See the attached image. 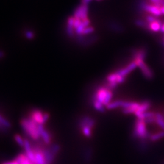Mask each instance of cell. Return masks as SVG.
<instances>
[{"label": "cell", "instance_id": "22", "mask_svg": "<svg viewBox=\"0 0 164 164\" xmlns=\"http://www.w3.org/2000/svg\"><path fill=\"white\" fill-rule=\"evenodd\" d=\"M0 124H1L3 126H4L6 128H10L11 124L10 123L6 120V119L3 117L1 115H0Z\"/></svg>", "mask_w": 164, "mask_h": 164}, {"label": "cell", "instance_id": "12", "mask_svg": "<svg viewBox=\"0 0 164 164\" xmlns=\"http://www.w3.org/2000/svg\"><path fill=\"white\" fill-rule=\"evenodd\" d=\"M43 153L44 157H45L46 163L51 164L53 162L55 156L51 152L50 148L44 149V150H43Z\"/></svg>", "mask_w": 164, "mask_h": 164}, {"label": "cell", "instance_id": "13", "mask_svg": "<svg viewBox=\"0 0 164 164\" xmlns=\"http://www.w3.org/2000/svg\"><path fill=\"white\" fill-rule=\"evenodd\" d=\"M132 55L134 58H135V59L139 58V59L144 60V58L146 57V51L145 49H138L137 51L133 52Z\"/></svg>", "mask_w": 164, "mask_h": 164}, {"label": "cell", "instance_id": "35", "mask_svg": "<svg viewBox=\"0 0 164 164\" xmlns=\"http://www.w3.org/2000/svg\"><path fill=\"white\" fill-rule=\"evenodd\" d=\"M160 10H161L162 14H164V6H162L160 7Z\"/></svg>", "mask_w": 164, "mask_h": 164}, {"label": "cell", "instance_id": "1", "mask_svg": "<svg viewBox=\"0 0 164 164\" xmlns=\"http://www.w3.org/2000/svg\"><path fill=\"white\" fill-rule=\"evenodd\" d=\"M150 137L146 127V122L143 119L138 118L136 121L135 129L132 132V138L134 139H139L142 141H145Z\"/></svg>", "mask_w": 164, "mask_h": 164}, {"label": "cell", "instance_id": "9", "mask_svg": "<svg viewBox=\"0 0 164 164\" xmlns=\"http://www.w3.org/2000/svg\"><path fill=\"white\" fill-rule=\"evenodd\" d=\"M43 116V113L41 111L35 110L32 112L31 118L37 125L38 124H44Z\"/></svg>", "mask_w": 164, "mask_h": 164}, {"label": "cell", "instance_id": "24", "mask_svg": "<svg viewBox=\"0 0 164 164\" xmlns=\"http://www.w3.org/2000/svg\"><path fill=\"white\" fill-rule=\"evenodd\" d=\"M112 97H113V93L110 90H109L107 95V97L105 98V100L103 102V105L107 106V105H108V104L110 103L111 100L112 99Z\"/></svg>", "mask_w": 164, "mask_h": 164}, {"label": "cell", "instance_id": "31", "mask_svg": "<svg viewBox=\"0 0 164 164\" xmlns=\"http://www.w3.org/2000/svg\"><path fill=\"white\" fill-rule=\"evenodd\" d=\"M20 164H34V163L29 159V158L27 156H26L24 160Z\"/></svg>", "mask_w": 164, "mask_h": 164}, {"label": "cell", "instance_id": "8", "mask_svg": "<svg viewBox=\"0 0 164 164\" xmlns=\"http://www.w3.org/2000/svg\"><path fill=\"white\" fill-rule=\"evenodd\" d=\"M146 11L150 12V13L153 14V15L159 17L162 15V12L160 10V8L159 7H157L154 5H148L145 4L143 8Z\"/></svg>", "mask_w": 164, "mask_h": 164}, {"label": "cell", "instance_id": "33", "mask_svg": "<svg viewBox=\"0 0 164 164\" xmlns=\"http://www.w3.org/2000/svg\"><path fill=\"white\" fill-rule=\"evenodd\" d=\"M91 0H82V4L85 5H88V4L90 2Z\"/></svg>", "mask_w": 164, "mask_h": 164}, {"label": "cell", "instance_id": "10", "mask_svg": "<svg viewBox=\"0 0 164 164\" xmlns=\"http://www.w3.org/2000/svg\"><path fill=\"white\" fill-rule=\"evenodd\" d=\"M150 107H151V103L150 101H144L140 104L139 107H138V110L135 113V114L137 117H138L140 114L145 113L147 110H148L150 108Z\"/></svg>", "mask_w": 164, "mask_h": 164}, {"label": "cell", "instance_id": "16", "mask_svg": "<svg viewBox=\"0 0 164 164\" xmlns=\"http://www.w3.org/2000/svg\"><path fill=\"white\" fill-rule=\"evenodd\" d=\"M124 101L122 100H116L113 102H110L108 105L106 106L108 110H113L118 107H122L123 105Z\"/></svg>", "mask_w": 164, "mask_h": 164}, {"label": "cell", "instance_id": "15", "mask_svg": "<svg viewBox=\"0 0 164 164\" xmlns=\"http://www.w3.org/2000/svg\"><path fill=\"white\" fill-rule=\"evenodd\" d=\"M156 123L162 129V131H164V117L160 113H156L155 115Z\"/></svg>", "mask_w": 164, "mask_h": 164}, {"label": "cell", "instance_id": "19", "mask_svg": "<svg viewBox=\"0 0 164 164\" xmlns=\"http://www.w3.org/2000/svg\"><path fill=\"white\" fill-rule=\"evenodd\" d=\"M155 115H156V113H154L153 112H145V113L140 114L139 116H138V118L145 120V119H146L148 118L154 117Z\"/></svg>", "mask_w": 164, "mask_h": 164}, {"label": "cell", "instance_id": "36", "mask_svg": "<svg viewBox=\"0 0 164 164\" xmlns=\"http://www.w3.org/2000/svg\"><path fill=\"white\" fill-rule=\"evenodd\" d=\"M97 1H100V0H97Z\"/></svg>", "mask_w": 164, "mask_h": 164}, {"label": "cell", "instance_id": "6", "mask_svg": "<svg viewBox=\"0 0 164 164\" xmlns=\"http://www.w3.org/2000/svg\"><path fill=\"white\" fill-rule=\"evenodd\" d=\"M110 89H108L107 88L105 87H100L98 89L96 93L95 94L94 99L99 101L103 105V102L105 100V98L107 97V95L108 94V92Z\"/></svg>", "mask_w": 164, "mask_h": 164}, {"label": "cell", "instance_id": "7", "mask_svg": "<svg viewBox=\"0 0 164 164\" xmlns=\"http://www.w3.org/2000/svg\"><path fill=\"white\" fill-rule=\"evenodd\" d=\"M137 66H137L136 62L134 61V62L130 63L125 68L117 71V73L118 74V75L125 77L127 74H128L129 72H131L132 71H133Z\"/></svg>", "mask_w": 164, "mask_h": 164}, {"label": "cell", "instance_id": "29", "mask_svg": "<svg viewBox=\"0 0 164 164\" xmlns=\"http://www.w3.org/2000/svg\"><path fill=\"white\" fill-rule=\"evenodd\" d=\"M26 37L27 38H28L29 40H31L34 38V34L32 31H27L26 32Z\"/></svg>", "mask_w": 164, "mask_h": 164}, {"label": "cell", "instance_id": "4", "mask_svg": "<svg viewBox=\"0 0 164 164\" xmlns=\"http://www.w3.org/2000/svg\"><path fill=\"white\" fill-rule=\"evenodd\" d=\"M88 5L82 4L77 7L74 12V17L76 18H80L82 20H84L88 18Z\"/></svg>", "mask_w": 164, "mask_h": 164}, {"label": "cell", "instance_id": "23", "mask_svg": "<svg viewBox=\"0 0 164 164\" xmlns=\"http://www.w3.org/2000/svg\"><path fill=\"white\" fill-rule=\"evenodd\" d=\"M14 139H15V140L16 141V142H17L20 146L24 147V139H23L20 135H16L15 136H14Z\"/></svg>", "mask_w": 164, "mask_h": 164}, {"label": "cell", "instance_id": "26", "mask_svg": "<svg viewBox=\"0 0 164 164\" xmlns=\"http://www.w3.org/2000/svg\"><path fill=\"white\" fill-rule=\"evenodd\" d=\"M136 24L137 26H138L139 27H142L146 28V29H149V25H148L147 23L143 21L138 20L136 21Z\"/></svg>", "mask_w": 164, "mask_h": 164}, {"label": "cell", "instance_id": "28", "mask_svg": "<svg viewBox=\"0 0 164 164\" xmlns=\"http://www.w3.org/2000/svg\"><path fill=\"white\" fill-rule=\"evenodd\" d=\"M156 20H157V19L154 17H153L151 15H148L146 17V21L149 23V24L153 22H154Z\"/></svg>", "mask_w": 164, "mask_h": 164}, {"label": "cell", "instance_id": "21", "mask_svg": "<svg viewBox=\"0 0 164 164\" xmlns=\"http://www.w3.org/2000/svg\"><path fill=\"white\" fill-rule=\"evenodd\" d=\"M82 131L83 135L87 137V138H90L91 136V128L88 126H84L82 129Z\"/></svg>", "mask_w": 164, "mask_h": 164}, {"label": "cell", "instance_id": "11", "mask_svg": "<svg viewBox=\"0 0 164 164\" xmlns=\"http://www.w3.org/2000/svg\"><path fill=\"white\" fill-rule=\"evenodd\" d=\"M94 125H95V121L93 118H91L88 116L84 117L80 121L79 124V126L82 129L85 126H88L92 128L94 127Z\"/></svg>", "mask_w": 164, "mask_h": 164}, {"label": "cell", "instance_id": "27", "mask_svg": "<svg viewBox=\"0 0 164 164\" xmlns=\"http://www.w3.org/2000/svg\"><path fill=\"white\" fill-rule=\"evenodd\" d=\"M94 31V28L93 27L88 26V27H86L84 29V31H83V33H82V35H88V34H89L93 32Z\"/></svg>", "mask_w": 164, "mask_h": 164}, {"label": "cell", "instance_id": "34", "mask_svg": "<svg viewBox=\"0 0 164 164\" xmlns=\"http://www.w3.org/2000/svg\"><path fill=\"white\" fill-rule=\"evenodd\" d=\"M160 31H161L162 32H163V33H164V24H162V26H161V28H160Z\"/></svg>", "mask_w": 164, "mask_h": 164}, {"label": "cell", "instance_id": "5", "mask_svg": "<svg viewBox=\"0 0 164 164\" xmlns=\"http://www.w3.org/2000/svg\"><path fill=\"white\" fill-rule=\"evenodd\" d=\"M32 150L35 153V163L34 164H47L44 157L43 150L40 146H35L32 148Z\"/></svg>", "mask_w": 164, "mask_h": 164}, {"label": "cell", "instance_id": "20", "mask_svg": "<svg viewBox=\"0 0 164 164\" xmlns=\"http://www.w3.org/2000/svg\"><path fill=\"white\" fill-rule=\"evenodd\" d=\"M104 105H103L102 103H101L100 102H99V101L94 100V107L95 108L96 110H97V111H99L100 113H103L105 112V108L103 107Z\"/></svg>", "mask_w": 164, "mask_h": 164}, {"label": "cell", "instance_id": "30", "mask_svg": "<svg viewBox=\"0 0 164 164\" xmlns=\"http://www.w3.org/2000/svg\"><path fill=\"white\" fill-rule=\"evenodd\" d=\"M49 114L47 113H43V122H44V124H45L49 118Z\"/></svg>", "mask_w": 164, "mask_h": 164}, {"label": "cell", "instance_id": "25", "mask_svg": "<svg viewBox=\"0 0 164 164\" xmlns=\"http://www.w3.org/2000/svg\"><path fill=\"white\" fill-rule=\"evenodd\" d=\"M50 150L51 152L55 156L60 151V145L58 144H54L51 146Z\"/></svg>", "mask_w": 164, "mask_h": 164}, {"label": "cell", "instance_id": "32", "mask_svg": "<svg viewBox=\"0 0 164 164\" xmlns=\"http://www.w3.org/2000/svg\"><path fill=\"white\" fill-rule=\"evenodd\" d=\"M2 164H19V163L16 160H13L12 161H9V162H6L3 163Z\"/></svg>", "mask_w": 164, "mask_h": 164}, {"label": "cell", "instance_id": "17", "mask_svg": "<svg viewBox=\"0 0 164 164\" xmlns=\"http://www.w3.org/2000/svg\"><path fill=\"white\" fill-rule=\"evenodd\" d=\"M41 137L42 138L44 142L46 144H49L51 142V137L50 134L46 130H44L41 135Z\"/></svg>", "mask_w": 164, "mask_h": 164}, {"label": "cell", "instance_id": "37", "mask_svg": "<svg viewBox=\"0 0 164 164\" xmlns=\"http://www.w3.org/2000/svg\"><path fill=\"white\" fill-rule=\"evenodd\" d=\"M163 117H164V113H163Z\"/></svg>", "mask_w": 164, "mask_h": 164}, {"label": "cell", "instance_id": "18", "mask_svg": "<svg viewBox=\"0 0 164 164\" xmlns=\"http://www.w3.org/2000/svg\"><path fill=\"white\" fill-rule=\"evenodd\" d=\"M163 138H164V131L158 132L157 133L154 134V135H150V137L149 139H150V140L151 141L155 142V141H157Z\"/></svg>", "mask_w": 164, "mask_h": 164}, {"label": "cell", "instance_id": "3", "mask_svg": "<svg viewBox=\"0 0 164 164\" xmlns=\"http://www.w3.org/2000/svg\"><path fill=\"white\" fill-rule=\"evenodd\" d=\"M135 61L137 65V66L141 69L143 75L147 79H152L153 77V73L152 71L148 68V66L144 63L143 60L136 58Z\"/></svg>", "mask_w": 164, "mask_h": 164}, {"label": "cell", "instance_id": "14", "mask_svg": "<svg viewBox=\"0 0 164 164\" xmlns=\"http://www.w3.org/2000/svg\"><path fill=\"white\" fill-rule=\"evenodd\" d=\"M162 23L160 21L156 20L154 22L149 24V29H150L153 32H159L160 31Z\"/></svg>", "mask_w": 164, "mask_h": 164}, {"label": "cell", "instance_id": "2", "mask_svg": "<svg viewBox=\"0 0 164 164\" xmlns=\"http://www.w3.org/2000/svg\"><path fill=\"white\" fill-rule=\"evenodd\" d=\"M21 126L25 132L34 140L38 139L41 136L38 130V125L31 118L23 119L21 121Z\"/></svg>", "mask_w": 164, "mask_h": 164}]
</instances>
